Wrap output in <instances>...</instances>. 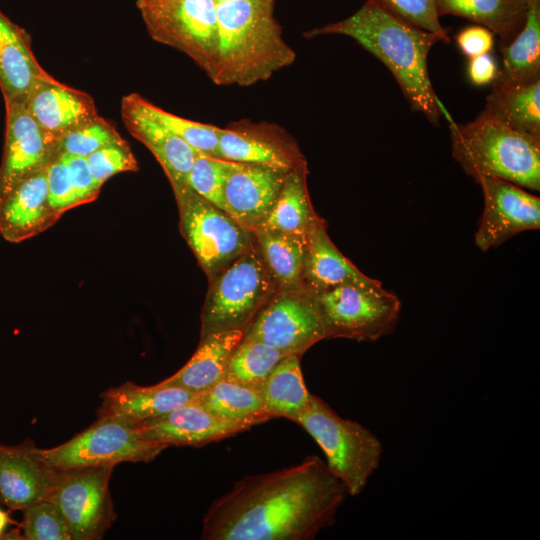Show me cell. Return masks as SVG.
Instances as JSON below:
<instances>
[{
	"label": "cell",
	"mask_w": 540,
	"mask_h": 540,
	"mask_svg": "<svg viewBox=\"0 0 540 540\" xmlns=\"http://www.w3.org/2000/svg\"><path fill=\"white\" fill-rule=\"evenodd\" d=\"M348 491L318 456L245 475L203 517L204 540H312L335 523Z\"/></svg>",
	"instance_id": "1"
},
{
	"label": "cell",
	"mask_w": 540,
	"mask_h": 540,
	"mask_svg": "<svg viewBox=\"0 0 540 540\" xmlns=\"http://www.w3.org/2000/svg\"><path fill=\"white\" fill-rule=\"evenodd\" d=\"M344 35L354 39L379 59L393 74L410 108L434 125L448 111L436 96L430 81L427 59L442 39L395 15L377 0H366L351 16L303 33L311 39L322 35Z\"/></svg>",
	"instance_id": "2"
},
{
	"label": "cell",
	"mask_w": 540,
	"mask_h": 540,
	"mask_svg": "<svg viewBox=\"0 0 540 540\" xmlns=\"http://www.w3.org/2000/svg\"><path fill=\"white\" fill-rule=\"evenodd\" d=\"M275 0L217 3L218 57L211 81L247 87L292 65L296 53L274 16Z\"/></svg>",
	"instance_id": "3"
},
{
	"label": "cell",
	"mask_w": 540,
	"mask_h": 540,
	"mask_svg": "<svg viewBox=\"0 0 540 540\" xmlns=\"http://www.w3.org/2000/svg\"><path fill=\"white\" fill-rule=\"evenodd\" d=\"M452 154L474 180L480 176L540 189V138L513 130L481 114L466 124L448 115Z\"/></svg>",
	"instance_id": "4"
},
{
	"label": "cell",
	"mask_w": 540,
	"mask_h": 540,
	"mask_svg": "<svg viewBox=\"0 0 540 540\" xmlns=\"http://www.w3.org/2000/svg\"><path fill=\"white\" fill-rule=\"evenodd\" d=\"M295 423L321 447L328 468L348 494L359 495L379 467L383 448L377 436L359 422L342 418L315 395Z\"/></svg>",
	"instance_id": "5"
},
{
	"label": "cell",
	"mask_w": 540,
	"mask_h": 540,
	"mask_svg": "<svg viewBox=\"0 0 540 540\" xmlns=\"http://www.w3.org/2000/svg\"><path fill=\"white\" fill-rule=\"evenodd\" d=\"M210 282L201 313V337L245 330L278 291L255 242Z\"/></svg>",
	"instance_id": "6"
},
{
	"label": "cell",
	"mask_w": 540,
	"mask_h": 540,
	"mask_svg": "<svg viewBox=\"0 0 540 540\" xmlns=\"http://www.w3.org/2000/svg\"><path fill=\"white\" fill-rule=\"evenodd\" d=\"M137 8L154 41L185 54L212 79L219 43L215 0H153Z\"/></svg>",
	"instance_id": "7"
},
{
	"label": "cell",
	"mask_w": 540,
	"mask_h": 540,
	"mask_svg": "<svg viewBox=\"0 0 540 540\" xmlns=\"http://www.w3.org/2000/svg\"><path fill=\"white\" fill-rule=\"evenodd\" d=\"M172 190L179 209L181 233L209 279L254 244L251 230L188 185Z\"/></svg>",
	"instance_id": "8"
},
{
	"label": "cell",
	"mask_w": 540,
	"mask_h": 540,
	"mask_svg": "<svg viewBox=\"0 0 540 540\" xmlns=\"http://www.w3.org/2000/svg\"><path fill=\"white\" fill-rule=\"evenodd\" d=\"M327 338L374 341L396 327L401 302L381 288L342 285L314 296Z\"/></svg>",
	"instance_id": "9"
},
{
	"label": "cell",
	"mask_w": 540,
	"mask_h": 540,
	"mask_svg": "<svg viewBox=\"0 0 540 540\" xmlns=\"http://www.w3.org/2000/svg\"><path fill=\"white\" fill-rule=\"evenodd\" d=\"M163 444L144 440L127 423L98 418L93 424L58 446L40 454L54 470L90 466H116L122 462H150L163 450Z\"/></svg>",
	"instance_id": "10"
},
{
	"label": "cell",
	"mask_w": 540,
	"mask_h": 540,
	"mask_svg": "<svg viewBox=\"0 0 540 540\" xmlns=\"http://www.w3.org/2000/svg\"><path fill=\"white\" fill-rule=\"evenodd\" d=\"M115 466H90L55 470L46 499L67 522L72 540H97L116 520L109 490Z\"/></svg>",
	"instance_id": "11"
},
{
	"label": "cell",
	"mask_w": 540,
	"mask_h": 540,
	"mask_svg": "<svg viewBox=\"0 0 540 540\" xmlns=\"http://www.w3.org/2000/svg\"><path fill=\"white\" fill-rule=\"evenodd\" d=\"M244 339L266 343L285 355H303L326 339L315 297L304 289L277 291L245 329Z\"/></svg>",
	"instance_id": "12"
},
{
	"label": "cell",
	"mask_w": 540,
	"mask_h": 540,
	"mask_svg": "<svg viewBox=\"0 0 540 540\" xmlns=\"http://www.w3.org/2000/svg\"><path fill=\"white\" fill-rule=\"evenodd\" d=\"M484 209L475 233L482 251L498 247L509 238L540 228V199L524 188L494 177L480 176Z\"/></svg>",
	"instance_id": "13"
},
{
	"label": "cell",
	"mask_w": 540,
	"mask_h": 540,
	"mask_svg": "<svg viewBox=\"0 0 540 540\" xmlns=\"http://www.w3.org/2000/svg\"><path fill=\"white\" fill-rule=\"evenodd\" d=\"M6 128L0 164V201L59 153V142L34 120L24 104L5 106Z\"/></svg>",
	"instance_id": "14"
},
{
	"label": "cell",
	"mask_w": 540,
	"mask_h": 540,
	"mask_svg": "<svg viewBox=\"0 0 540 540\" xmlns=\"http://www.w3.org/2000/svg\"><path fill=\"white\" fill-rule=\"evenodd\" d=\"M219 158L290 171L307 164L296 142L280 126L242 120L222 128Z\"/></svg>",
	"instance_id": "15"
},
{
	"label": "cell",
	"mask_w": 540,
	"mask_h": 540,
	"mask_svg": "<svg viewBox=\"0 0 540 540\" xmlns=\"http://www.w3.org/2000/svg\"><path fill=\"white\" fill-rule=\"evenodd\" d=\"M149 442L200 448L249 430L242 423L217 417L195 401L134 426Z\"/></svg>",
	"instance_id": "16"
},
{
	"label": "cell",
	"mask_w": 540,
	"mask_h": 540,
	"mask_svg": "<svg viewBox=\"0 0 540 540\" xmlns=\"http://www.w3.org/2000/svg\"><path fill=\"white\" fill-rule=\"evenodd\" d=\"M24 105L38 125L59 143L65 135L99 116L92 96L59 82L49 73L36 81Z\"/></svg>",
	"instance_id": "17"
},
{
	"label": "cell",
	"mask_w": 540,
	"mask_h": 540,
	"mask_svg": "<svg viewBox=\"0 0 540 540\" xmlns=\"http://www.w3.org/2000/svg\"><path fill=\"white\" fill-rule=\"evenodd\" d=\"M55 473L32 442L0 445V502L10 510L23 511L46 499Z\"/></svg>",
	"instance_id": "18"
},
{
	"label": "cell",
	"mask_w": 540,
	"mask_h": 540,
	"mask_svg": "<svg viewBox=\"0 0 540 540\" xmlns=\"http://www.w3.org/2000/svg\"><path fill=\"white\" fill-rule=\"evenodd\" d=\"M46 168L22 181L0 201V235L4 240L20 243L31 239L61 218L48 199Z\"/></svg>",
	"instance_id": "19"
},
{
	"label": "cell",
	"mask_w": 540,
	"mask_h": 540,
	"mask_svg": "<svg viewBox=\"0 0 540 540\" xmlns=\"http://www.w3.org/2000/svg\"><path fill=\"white\" fill-rule=\"evenodd\" d=\"M121 116L128 132L159 162L172 189L188 185V175L197 151L143 112L135 102L133 93L122 98Z\"/></svg>",
	"instance_id": "20"
},
{
	"label": "cell",
	"mask_w": 540,
	"mask_h": 540,
	"mask_svg": "<svg viewBox=\"0 0 540 540\" xmlns=\"http://www.w3.org/2000/svg\"><path fill=\"white\" fill-rule=\"evenodd\" d=\"M289 171L272 167L240 164L224 186L226 212L255 231L276 200Z\"/></svg>",
	"instance_id": "21"
},
{
	"label": "cell",
	"mask_w": 540,
	"mask_h": 540,
	"mask_svg": "<svg viewBox=\"0 0 540 540\" xmlns=\"http://www.w3.org/2000/svg\"><path fill=\"white\" fill-rule=\"evenodd\" d=\"M196 393L181 387L139 386L125 382L104 391L97 410L98 418L113 419L136 426L179 406L195 401Z\"/></svg>",
	"instance_id": "22"
},
{
	"label": "cell",
	"mask_w": 540,
	"mask_h": 540,
	"mask_svg": "<svg viewBox=\"0 0 540 540\" xmlns=\"http://www.w3.org/2000/svg\"><path fill=\"white\" fill-rule=\"evenodd\" d=\"M342 285L381 288L382 284L364 275L331 241L326 223L318 218L307 238L302 287L313 296Z\"/></svg>",
	"instance_id": "23"
},
{
	"label": "cell",
	"mask_w": 540,
	"mask_h": 540,
	"mask_svg": "<svg viewBox=\"0 0 540 540\" xmlns=\"http://www.w3.org/2000/svg\"><path fill=\"white\" fill-rule=\"evenodd\" d=\"M47 74L33 53L29 33L0 10V89L5 106L24 104L36 81Z\"/></svg>",
	"instance_id": "24"
},
{
	"label": "cell",
	"mask_w": 540,
	"mask_h": 540,
	"mask_svg": "<svg viewBox=\"0 0 540 540\" xmlns=\"http://www.w3.org/2000/svg\"><path fill=\"white\" fill-rule=\"evenodd\" d=\"M244 333V329H236L200 337V343L188 362L159 383L181 387L196 394L208 389L223 379L228 357Z\"/></svg>",
	"instance_id": "25"
},
{
	"label": "cell",
	"mask_w": 540,
	"mask_h": 540,
	"mask_svg": "<svg viewBox=\"0 0 540 540\" xmlns=\"http://www.w3.org/2000/svg\"><path fill=\"white\" fill-rule=\"evenodd\" d=\"M480 114L540 138V79L521 84L493 83Z\"/></svg>",
	"instance_id": "26"
},
{
	"label": "cell",
	"mask_w": 540,
	"mask_h": 540,
	"mask_svg": "<svg viewBox=\"0 0 540 540\" xmlns=\"http://www.w3.org/2000/svg\"><path fill=\"white\" fill-rule=\"evenodd\" d=\"M307 175V164L287 173L276 200L257 229L308 237L319 216L310 201Z\"/></svg>",
	"instance_id": "27"
},
{
	"label": "cell",
	"mask_w": 540,
	"mask_h": 540,
	"mask_svg": "<svg viewBox=\"0 0 540 540\" xmlns=\"http://www.w3.org/2000/svg\"><path fill=\"white\" fill-rule=\"evenodd\" d=\"M439 16L466 18L491 30L499 46L509 44L522 29L530 0H435Z\"/></svg>",
	"instance_id": "28"
},
{
	"label": "cell",
	"mask_w": 540,
	"mask_h": 540,
	"mask_svg": "<svg viewBox=\"0 0 540 540\" xmlns=\"http://www.w3.org/2000/svg\"><path fill=\"white\" fill-rule=\"evenodd\" d=\"M300 359L299 354L283 357L256 389L271 418L295 422L311 403L312 394L306 388Z\"/></svg>",
	"instance_id": "29"
},
{
	"label": "cell",
	"mask_w": 540,
	"mask_h": 540,
	"mask_svg": "<svg viewBox=\"0 0 540 540\" xmlns=\"http://www.w3.org/2000/svg\"><path fill=\"white\" fill-rule=\"evenodd\" d=\"M259 253L279 291L300 290L307 238L257 229L253 231Z\"/></svg>",
	"instance_id": "30"
},
{
	"label": "cell",
	"mask_w": 540,
	"mask_h": 540,
	"mask_svg": "<svg viewBox=\"0 0 540 540\" xmlns=\"http://www.w3.org/2000/svg\"><path fill=\"white\" fill-rule=\"evenodd\" d=\"M499 50L502 68L493 83L521 84L540 79V0H530L522 29Z\"/></svg>",
	"instance_id": "31"
},
{
	"label": "cell",
	"mask_w": 540,
	"mask_h": 540,
	"mask_svg": "<svg viewBox=\"0 0 540 540\" xmlns=\"http://www.w3.org/2000/svg\"><path fill=\"white\" fill-rule=\"evenodd\" d=\"M195 402L217 417L250 427L272 419L256 389L225 379L197 393Z\"/></svg>",
	"instance_id": "32"
},
{
	"label": "cell",
	"mask_w": 540,
	"mask_h": 540,
	"mask_svg": "<svg viewBox=\"0 0 540 540\" xmlns=\"http://www.w3.org/2000/svg\"><path fill=\"white\" fill-rule=\"evenodd\" d=\"M285 356L266 343L242 338L228 357L223 379L257 389Z\"/></svg>",
	"instance_id": "33"
},
{
	"label": "cell",
	"mask_w": 540,
	"mask_h": 540,
	"mask_svg": "<svg viewBox=\"0 0 540 540\" xmlns=\"http://www.w3.org/2000/svg\"><path fill=\"white\" fill-rule=\"evenodd\" d=\"M133 97L143 112L157 120L195 151L219 157L218 142L221 127L193 121L170 113L137 93H133Z\"/></svg>",
	"instance_id": "34"
},
{
	"label": "cell",
	"mask_w": 540,
	"mask_h": 540,
	"mask_svg": "<svg viewBox=\"0 0 540 540\" xmlns=\"http://www.w3.org/2000/svg\"><path fill=\"white\" fill-rule=\"evenodd\" d=\"M240 164L197 152L187 184L198 195L226 211L224 186Z\"/></svg>",
	"instance_id": "35"
},
{
	"label": "cell",
	"mask_w": 540,
	"mask_h": 540,
	"mask_svg": "<svg viewBox=\"0 0 540 540\" xmlns=\"http://www.w3.org/2000/svg\"><path fill=\"white\" fill-rule=\"evenodd\" d=\"M123 141L116 127L99 115L65 135L59 143V153L86 158L107 145Z\"/></svg>",
	"instance_id": "36"
},
{
	"label": "cell",
	"mask_w": 540,
	"mask_h": 540,
	"mask_svg": "<svg viewBox=\"0 0 540 540\" xmlns=\"http://www.w3.org/2000/svg\"><path fill=\"white\" fill-rule=\"evenodd\" d=\"M21 539L72 540L67 522L59 509L49 500H41L23 511Z\"/></svg>",
	"instance_id": "37"
},
{
	"label": "cell",
	"mask_w": 540,
	"mask_h": 540,
	"mask_svg": "<svg viewBox=\"0 0 540 540\" xmlns=\"http://www.w3.org/2000/svg\"><path fill=\"white\" fill-rule=\"evenodd\" d=\"M86 159L94 180L101 188L116 174L139 170L137 160L126 141L107 145Z\"/></svg>",
	"instance_id": "38"
},
{
	"label": "cell",
	"mask_w": 540,
	"mask_h": 540,
	"mask_svg": "<svg viewBox=\"0 0 540 540\" xmlns=\"http://www.w3.org/2000/svg\"><path fill=\"white\" fill-rule=\"evenodd\" d=\"M385 8L411 24L438 35L442 42L450 38L440 23L435 0H377Z\"/></svg>",
	"instance_id": "39"
},
{
	"label": "cell",
	"mask_w": 540,
	"mask_h": 540,
	"mask_svg": "<svg viewBox=\"0 0 540 540\" xmlns=\"http://www.w3.org/2000/svg\"><path fill=\"white\" fill-rule=\"evenodd\" d=\"M48 199L52 208L61 216L76 207L69 171L62 154L46 168Z\"/></svg>",
	"instance_id": "40"
},
{
	"label": "cell",
	"mask_w": 540,
	"mask_h": 540,
	"mask_svg": "<svg viewBox=\"0 0 540 540\" xmlns=\"http://www.w3.org/2000/svg\"><path fill=\"white\" fill-rule=\"evenodd\" d=\"M62 155L68 167L76 207L96 200L101 187L94 180L87 159L74 155Z\"/></svg>",
	"instance_id": "41"
},
{
	"label": "cell",
	"mask_w": 540,
	"mask_h": 540,
	"mask_svg": "<svg viewBox=\"0 0 540 540\" xmlns=\"http://www.w3.org/2000/svg\"><path fill=\"white\" fill-rule=\"evenodd\" d=\"M457 45L469 58L489 53L494 45V33L481 25L469 26L456 36Z\"/></svg>",
	"instance_id": "42"
},
{
	"label": "cell",
	"mask_w": 540,
	"mask_h": 540,
	"mask_svg": "<svg viewBox=\"0 0 540 540\" xmlns=\"http://www.w3.org/2000/svg\"><path fill=\"white\" fill-rule=\"evenodd\" d=\"M467 72L474 85L484 86L494 82L499 70L494 58L489 53H485L470 58Z\"/></svg>",
	"instance_id": "43"
},
{
	"label": "cell",
	"mask_w": 540,
	"mask_h": 540,
	"mask_svg": "<svg viewBox=\"0 0 540 540\" xmlns=\"http://www.w3.org/2000/svg\"><path fill=\"white\" fill-rule=\"evenodd\" d=\"M10 523V518L8 514L0 509V538L4 535L5 530L7 529Z\"/></svg>",
	"instance_id": "44"
},
{
	"label": "cell",
	"mask_w": 540,
	"mask_h": 540,
	"mask_svg": "<svg viewBox=\"0 0 540 540\" xmlns=\"http://www.w3.org/2000/svg\"><path fill=\"white\" fill-rule=\"evenodd\" d=\"M151 1H153V0H136V6L140 7V6H142L144 4H147V3L151 2Z\"/></svg>",
	"instance_id": "45"
},
{
	"label": "cell",
	"mask_w": 540,
	"mask_h": 540,
	"mask_svg": "<svg viewBox=\"0 0 540 540\" xmlns=\"http://www.w3.org/2000/svg\"><path fill=\"white\" fill-rule=\"evenodd\" d=\"M215 1H216L217 3H219V2H222V1H226V0H215Z\"/></svg>",
	"instance_id": "46"
}]
</instances>
